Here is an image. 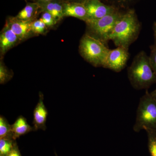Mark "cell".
Here are the masks:
<instances>
[{
  "mask_svg": "<svg viewBox=\"0 0 156 156\" xmlns=\"http://www.w3.org/2000/svg\"><path fill=\"white\" fill-rule=\"evenodd\" d=\"M141 29V24L135 10H125L118 20L110 37L116 47L129 48L137 40Z\"/></svg>",
  "mask_w": 156,
  "mask_h": 156,
  "instance_id": "6da1fadb",
  "label": "cell"
},
{
  "mask_svg": "<svg viewBox=\"0 0 156 156\" xmlns=\"http://www.w3.org/2000/svg\"><path fill=\"white\" fill-rule=\"evenodd\" d=\"M128 76L131 86L136 90L147 89L156 83L155 73L145 51H140L134 57L128 68Z\"/></svg>",
  "mask_w": 156,
  "mask_h": 156,
  "instance_id": "7a4b0ae2",
  "label": "cell"
},
{
  "mask_svg": "<svg viewBox=\"0 0 156 156\" xmlns=\"http://www.w3.org/2000/svg\"><path fill=\"white\" fill-rule=\"evenodd\" d=\"M109 50L106 44L87 34L82 37L79 45L81 56L95 67H103Z\"/></svg>",
  "mask_w": 156,
  "mask_h": 156,
  "instance_id": "3957f363",
  "label": "cell"
},
{
  "mask_svg": "<svg viewBox=\"0 0 156 156\" xmlns=\"http://www.w3.org/2000/svg\"><path fill=\"white\" fill-rule=\"evenodd\" d=\"M133 130L136 132L142 130L156 131V100L147 91L140 98Z\"/></svg>",
  "mask_w": 156,
  "mask_h": 156,
  "instance_id": "277c9868",
  "label": "cell"
},
{
  "mask_svg": "<svg viewBox=\"0 0 156 156\" xmlns=\"http://www.w3.org/2000/svg\"><path fill=\"white\" fill-rule=\"evenodd\" d=\"M124 11L117 9L100 19L88 20L86 22L87 34L107 44L115 25Z\"/></svg>",
  "mask_w": 156,
  "mask_h": 156,
  "instance_id": "5b68a950",
  "label": "cell"
},
{
  "mask_svg": "<svg viewBox=\"0 0 156 156\" xmlns=\"http://www.w3.org/2000/svg\"><path fill=\"white\" fill-rule=\"evenodd\" d=\"M129 56L128 48L118 47L114 50H110L103 67L120 72L126 67Z\"/></svg>",
  "mask_w": 156,
  "mask_h": 156,
  "instance_id": "8992f818",
  "label": "cell"
},
{
  "mask_svg": "<svg viewBox=\"0 0 156 156\" xmlns=\"http://www.w3.org/2000/svg\"><path fill=\"white\" fill-rule=\"evenodd\" d=\"M84 5L87 10L88 20L100 19L119 9L105 4L100 0H88Z\"/></svg>",
  "mask_w": 156,
  "mask_h": 156,
  "instance_id": "52a82bcc",
  "label": "cell"
},
{
  "mask_svg": "<svg viewBox=\"0 0 156 156\" xmlns=\"http://www.w3.org/2000/svg\"><path fill=\"white\" fill-rule=\"evenodd\" d=\"M32 21H25L16 17H10L6 21L8 26L17 36L20 41H25L34 35L31 28Z\"/></svg>",
  "mask_w": 156,
  "mask_h": 156,
  "instance_id": "ba28073f",
  "label": "cell"
},
{
  "mask_svg": "<svg viewBox=\"0 0 156 156\" xmlns=\"http://www.w3.org/2000/svg\"><path fill=\"white\" fill-rule=\"evenodd\" d=\"M44 100V95L41 92H40L39 101L34 111L33 124L34 131H37L39 129L45 131L47 129L46 122L48 112Z\"/></svg>",
  "mask_w": 156,
  "mask_h": 156,
  "instance_id": "9c48e42d",
  "label": "cell"
},
{
  "mask_svg": "<svg viewBox=\"0 0 156 156\" xmlns=\"http://www.w3.org/2000/svg\"><path fill=\"white\" fill-rule=\"evenodd\" d=\"M20 42L17 36L8 25H5L0 34V51L3 56Z\"/></svg>",
  "mask_w": 156,
  "mask_h": 156,
  "instance_id": "30bf717a",
  "label": "cell"
},
{
  "mask_svg": "<svg viewBox=\"0 0 156 156\" xmlns=\"http://www.w3.org/2000/svg\"><path fill=\"white\" fill-rule=\"evenodd\" d=\"M63 16L77 18L85 21H88V14L84 4L66 2L63 4Z\"/></svg>",
  "mask_w": 156,
  "mask_h": 156,
  "instance_id": "8fae6325",
  "label": "cell"
},
{
  "mask_svg": "<svg viewBox=\"0 0 156 156\" xmlns=\"http://www.w3.org/2000/svg\"><path fill=\"white\" fill-rule=\"evenodd\" d=\"M64 0H53L44 3L39 4L40 13L47 12L53 15L57 21H60L64 17L63 4Z\"/></svg>",
  "mask_w": 156,
  "mask_h": 156,
  "instance_id": "7c38bea8",
  "label": "cell"
},
{
  "mask_svg": "<svg viewBox=\"0 0 156 156\" xmlns=\"http://www.w3.org/2000/svg\"><path fill=\"white\" fill-rule=\"evenodd\" d=\"M33 131H34V127L29 125L27 120L23 116L18 117L14 124L11 125L12 136L14 140Z\"/></svg>",
  "mask_w": 156,
  "mask_h": 156,
  "instance_id": "4fadbf2b",
  "label": "cell"
},
{
  "mask_svg": "<svg viewBox=\"0 0 156 156\" xmlns=\"http://www.w3.org/2000/svg\"><path fill=\"white\" fill-rule=\"evenodd\" d=\"M40 13V7L38 3H28L21 10L16 17L18 19L25 21H33L35 20L37 15Z\"/></svg>",
  "mask_w": 156,
  "mask_h": 156,
  "instance_id": "5bb4252c",
  "label": "cell"
},
{
  "mask_svg": "<svg viewBox=\"0 0 156 156\" xmlns=\"http://www.w3.org/2000/svg\"><path fill=\"white\" fill-rule=\"evenodd\" d=\"M107 5L113 6L120 10H125L131 9V6L138 0H104Z\"/></svg>",
  "mask_w": 156,
  "mask_h": 156,
  "instance_id": "9a60e30c",
  "label": "cell"
},
{
  "mask_svg": "<svg viewBox=\"0 0 156 156\" xmlns=\"http://www.w3.org/2000/svg\"><path fill=\"white\" fill-rule=\"evenodd\" d=\"M12 138L0 139V156H8L12 151L15 142Z\"/></svg>",
  "mask_w": 156,
  "mask_h": 156,
  "instance_id": "2e32d148",
  "label": "cell"
},
{
  "mask_svg": "<svg viewBox=\"0 0 156 156\" xmlns=\"http://www.w3.org/2000/svg\"><path fill=\"white\" fill-rule=\"evenodd\" d=\"M3 138H12L11 125L8 120L3 116H0V139Z\"/></svg>",
  "mask_w": 156,
  "mask_h": 156,
  "instance_id": "e0dca14e",
  "label": "cell"
},
{
  "mask_svg": "<svg viewBox=\"0 0 156 156\" xmlns=\"http://www.w3.org/2000/svg\"><path fill=\"white\" fill-rule=\"evenodd\" d=\"M148 147L151 156H156V131L147 130Z\"/></svg>",
  "mask_w": 156,
  "mask_h": 156,
  "instance_id": "ac0fdd59",
  "label": "cell"
},
{
  "mask_svg": "<svg viewBox=\"0 0 156 156\" xmlns=\"http://www.w3.org/2000/svg\"><path fill=\"white\" fill-rule=\"evenodd\" d=\"M13 73L9 70L2 61L0 62V83L5 84L13 77Z\"/></svg>",
  "mask_w": 156,
  "mask_h": 156,
  "instance_id": "d6986e66",
  "label": "cell"
},
{
  "mask_svg": "<svg viewBox=\"0 0 156 156\" xmlns=\"http://www.w3.org/2000/svg\"><path fill=\"white\" fill-rule=\"evenodd\" d=\"M47 26L41 19L32 21L31 28L34 35L44 34L47 31Z\"/></svg>",
  "mask_w": 156,
  "mask_h": 156,
  "instance_id": "ffe728a7",
  "label": "cell"
},
{
  "mask_svg": "<svg viewBox=\"0 0 156 156\" xmlns=\"http://www.w3.org/2000/svg\"><path fill=\"white\" fill-rule=\"evenodd\" d=\"M42 13L41 17L40 19L46 24L47 27H52L58 22L53 15L50 13L47 12H42Z\"/></svg>",
  "mask_w": 156,
  "mask_h": 156,
  "instance_id": "44dd1931",
  "label": "cell"
},
{
  "mask_svg": "<svg viewBox=\"0 0 156 156\" xmlns=\"http://www.w3.org/2000/svg\"><path fill=\"white\" fill-rule=\"evenodd\" d=\"M150 54L149 57L150 61L154 72L156 75V46L154 44L151 45Z\"/></svg>",
  "mask_w": 156,
  "mask_h": 156,
  "instance_id": "7402d4cb",
  "label": "cell"
},
{
  "mask_svg": "<svg viewBox=\"0 0 156 156\" xmlns=\"http://www.w3.org/2000/svg\"><path fill=\"white\" fill-rule=\"evenodd\" d=\"M8 156H21V154L20 153L19 149H18V147L16 144V143L14 144V147L12 149V151H11V152L9 153Z\"/></svg>",
  "mask_w": 156,
  "mask_h": 156,
  "instance_id": "603a6c76",
  "label": "cell"
},
{
  "mask_svg": "<svg viewBox=\"0 0 156 156\" xmlns=\"http://www.w3.org/2000/svg\"><path fill=\"white\" fill-rule=\"evenodd\" d=\"M152 29L154 32V44L156 46V20L153 24Z\"/></svg>",
  "mask_w": 156,
  "mask_h": 156,
  "instance_id": "cb8c5ba5",
  "label": "cell"
},
{
  "mask_svg": "<svg viewBox=\"0 0 156 156\" xmlns=\"http://www.w3.org/2000/svg\"><path fill=\"white\" fill-rule=\"evenodd\" d=\"M66 2H75L80 3V4H84L88 0H64Z\"/></svg>",
  "mask_w": 156,
  "mask_h": 156,
  "instance_id": "d4e9b609",
  "label": "cell"
},
{
  "mask_svg": "<svg viewBox=\"0 0 156 156\" xmlns=\"http://www.w3.org/2000/svg\"><path fill=\"white\" fill-rule=\"evenodd\" d=\"M34 2H36L38 4H42V3H44L48 2L50 1H53V0H33Z\"/></svg>",
  "mask_w": 156,
  "mask_h": 156,
  "instance_id": "484cf974",
  "label": "cell"
},
{
  "mask_svg": "<svg viewBox=\"0 0 156 156\" xmlns=\"http://www.w3.org/2000/svg\"><path fill=\"white\" fill-rule=\"evenodd\" d=\"M151 94L153 96V97L156 100V89L152 92H151Z\"/></svg>",
  "mask_w": 156,
  "mask_h": 156,
  "instance_id": "4316f807",
  "label": "cell"
},
{
  "mask_svg": "<svg viewBox=\"0 0 156 156\" xmlns=\"http://www.w3.org/2000/svg\"><path fill=\"white\" fill-rule=\"evenodd\" d=\"M55 154H56V156H57V154H56V153H55Z\"/></svg>",
  "mask_w": 156,
  "mask_h": 156,
  "instance_id": "83f0119b",
  "label": "cell"
}]
</instances>
